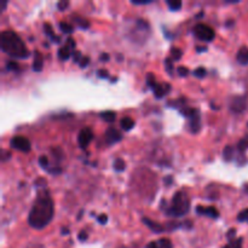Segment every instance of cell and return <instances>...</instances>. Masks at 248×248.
I'll list each match as a JSON object with an SVG mask.
<instances>
[{
    "label": "cell",
    "mask_w": 248,
    "mask_h": 248,
    "mask_svg": "<svg viewBox=\"0 0 248 248\" xmlns=\"http://www.w3.org/2000/svg\"><path fill=\"white\" fill-rule=\"evenodd\" d=\"M145 248H161V247H160L159 242L157 241H152L147 245V247Z\"/></svg>",
    "instance_id": "74e56055"
},
{
    "label": "cell",
    "mask_w": 248,
    "mask_h": 248,
    "mask_svg": "<svg viewBox=\"0 0 248 248\" xmlns=\"http://www.w3.org/2000/svg\"><path fill=\"white\" fill-rule=\"evenodd\" d=\"M62 234H63V235L69 234V230H68V229H62Z\"/></svg>",
    "instance_id": "7dc6e473"
},
{
    "label": "cell",
    "mask_w": 248,
    "mask_h": 248,
    "mask_svg": "<svg viewBox=\"0 0 248 248\" xmlns=\"http://www.w3.org/2000/svg\"><path fill=\"white\" fill-rule=\"evenodd\" d=\"M184 116L189 118V127L193 133H198L201 128V120H200V113L198 109H190L186 108L181 111Z\"/></svg>",
    "instance_id": "277c9868"
},
{
    "label": "cell",
    "mask_w": 248,
    "mask_h": 248,
    "mask_svg": "<svg viewBox=\"0 0 248 248\" xmlns=\"http://www.w3.org/2000/svg\"><path fill=\"white\" fill-rule=\"evenodd\" d=\"M223 157H224L225 161H232V157H234V149H232L230 145H227L223 150Z\"/></svg>",
    "instance_id": "e0dca14e"
},
{
    "label": "cell",
    "mask_w": 248,
    "mask_h": 248,
    "mask_svg": "<svg viewBox=\"0 0 248 248\" xmlns=\"http://www.w3.org/2000/svg\"><path fill=\"white\" fill-rule=\"evenodd\" d=\"M120 125H121V127H123V130L130 131L135 127V121H133V119L126 116V118H124L123 120L120 121Z\"/></svg>",
    "instance_id": "5bb4252c"
},
{
    "label": "cell",
    "mask_w": 248,
    "mask_h": 248,
    "mask_svg": "<svg viewBox=\"0 0 248 248\" xmlns=\"http://www.w3.org/2000/svg\"><path fill=\"white\" fill-rule=\"evenodd\" d=\"M74 21L77 22V23L79 24V26L81 27L82 29H86V28H89V27H90V22L87 21V19L80 18V17H75V19H74Z\"/></svg>",
    "instance_id": "cb8c5ba5"
},
{
    "label": "cell",
    "mask_w": 248,
    "mask_h": 248,
    "mask_svg": "<svg viewBox=\"0 0 248 248\" xmlns=\"http://www.w3.org/2000/svg\"><path fill=\"white\" fill-rule=\"evenodd\" d=\"M189 208H190V201H189L188 195L186 193L178 191L172 198L171 206L166 207V215L172 216V217H182L188 213Z\"/></svg>",
    "instance_id": "3957f363"
},
{
    "label": "cell",
    "mask_w": 248,
    "mask_h": 248,
    "mask_svg": "<svg viewBox=\"0 0 248 248\" xmlns=\"http://www.w3.org/2000/svg\"><path fill=\"white\" fill-rule=\"evenodd\" d=\"M237 149H239V152H246L248 149V136L240 140L239 144H237Z\"/></svg>",
    "instance_id": "7402d4cb"
},
{
    "label": "cell",
    "mask_w": 248,
    "mask_h": 248,
    "mask_svg": "<svg viewBox=\"0 0 248 248\" xmlns=\"http://www.w3.org/2000/svg\"><path fill=\"white\" fill-rule=\"evenodd\" d=\"M223 248H232V245H227V246H224Z\"/></svg>",
    "instance_id": "681fc988"
},
{
    "label": "cell",
    "mask_w": 248,
    "mask_h": 248,
    "mask_svg": "<svg viewBox=\"0 0 248 248\" xmlns=\"http://www.w3.org/2000/svg\"><path fill=\"white\" fill-rule=\"evenodd\" d=\"M171 55H172V58H173L174 61H179L182 57V51L177 47H172Z\"/></svg>",
    "instance_id": "484cf974"
},
{
    "label": "cell",
    "mask_w": 248,
    "mask_h": 248,
    "mask_svg": "<svg viewBox=\"0 0 248 248\" xmlns=\"http://www.w3.org/2000/svg\"><path fill=\"white\" fill-rule=\"evenodd\" d=\"M58 57H60L62 61L68 60V58L70 57V47H69V46H63L62 48H60V51H58Z\"/></svg>",
    "instance_id": "ac0fdd59"
},
{
    "label": "cell",
    "mask_w": 248,
    "mask_h": 248,
    "mask_svg": "<svg viewBox=\"0 0 248 248\" xmlns=\"http://www.w3.org/2000/svg\"><path fill=\"white\" fill-rule=\"evenodd\" d=\"M97 219H98V222L101 223V224H106L107 220H108V217H107L106 215H101L97 217Z\"/></svg>",
    "instance_id": "8d00e7d4"
},
{
    "label": "cell",
    "mask_w": 248,
    "mask_h": 248,
    "mask_svg": "<svg viewBox=\"0 0 248 248\" xmlns=\"http://www.w3.org/2000/svg\"><path fill=\"white\" fill-rule=\"evenodd\" d=\"M93 140V132H92L91 128L86 127V128H82L79 133V137H78V142H79V145L85 149L87 145L91 143V140Z\"/></svg>",
    "instance_id": "52a82bcc"
},
{
    "label": "cell",
    "mask_w": 248,
    "mask_h": 248,
    "mask_svg": "<svg viewBox=\"0 0 248 248\" xmlns=\"http://www.w3.org/2000/svg\"><path fill=\"white\" fill-rule=\"evenodd\" d=\"M87 239V232H81L79 234V240L80 241H85V240Z\"/></svg>",
    "instance_id": "b9f144b4"
},
{
    "label": "cell",
    "mask_w": 248,
    "mask_h": 248,
    "mask_svg": "<svg viewBox=\"0 0 248 248\" xmlns=\"http://www.w3.org/2000/svg\"><path fill=\"white\" fill-rule=\"evenodd\" d=\"M237 61L241 64H248V48L242 47L237 53Z\"/></svg>",
    "instance_id": "2e32d148"
},
{
    "label": "cell",
    "mask_w": 248,
    "mask_h": 248,
    "mask_svg": "<svg viewBox=\"0 0 248 248\" xmlns=\"http://www.w3.org/2000/svg\"><path fill=\"white\" fill-rule=\"evenodd\" d=\"M43 65H44V58L43 55L39 52L38 50L34 51V62H33V69L35 72H40L43 69Z\"/></svg>",
    "instance_id": "7c38bea8"
},
{
    "label": "cell",
    "mask_w": 248,
    "mask_h": 248,
    "mask_svg": "<svg viewBox=\"0 0 248 248\" xmlns=\"http://www.w3.org/2000/svg\"><path fill=\"white\" fill-rule=\"evenodd\" d=\"M147 84H148V86H150V87H152V89H154V87L156 86L157 82L155 81L154 75H153V74H148V78H147Z\"/></svg>",
    "instance_id": "f1b7e54d"
},
{
    "label": "cell",
    "mask_w": 248,
    "mask_h": 248,
    "mask_svg": "<svg viewBox=\"0 0 248 248\" xmlns=\"http://www.w3.org/2000/svg\"><path fill=\"white\" fill-rule=\"evenodd\" d=\"M68 6H69V2H68V1H60L57 4L58 10H61V11L65 10V7H68Z\"/></svg>",
    "instance_id": "e575fe53"
},
{
    "label": "cell",
    "mask_w": 248,
    "mask_h": 248,
    "mask_svg": "<svg viewBox=\"0 0 248 248\" xmlns=\"http://www.w3.org/2000/svg\"><path fill=\"white\" fill-rule=\"evenodd\" d=\"M60 28H61V31H62L63 33H65V34L73 33V27L70 26V24L65 23V22H61Z\"/></svg>",
    "instance_id": "603a6c76"
},
{
    "label": "cell",
    "mask_w": 248,
    "mask_h": 248,
    "mask_svg": "<svg viewBox=\"0 0 248 248\" xmlns=\"http://www.w3.org/2000/svg\"><path fill=\"white\" fill-rule=\"evenodd\" d=\"M123 140V135L119 132L116 128L109 127L106 132V140L108 144H114L116 142H120Z\"/></svg>",
    "instance_id": "ba28073f"
},
{
    "label": "cell",
    "mask_w": 248,
    "mask_h": 248,
    "mask_svg": "<svg viewBox=\"0 0 248 248\" xmlns=\"http://www.w3.org/2000/svg\"><path fill=\"white\" fill-rule=\"evenodd\" d=\"M74 62H80V61H81V53L79 52V51H75L74 52Z\"/></svg>",
    "instance_id": "ab89813d"
},
{
    "label": "cell",
    "mask_w": 248,
    "mask_h": 248,
    "mask_svg": "<svg viewBox=\"0 0 248 248\" xmlns=\"http://www.w3.org/2000/svg\"><path fill=\"white\" fill-rule=\"evenodd\" d=\"M194 34L196 38L203 41H212L216 36L215 31L210 26L203 23H199L194 27Z\"/></svg>",
    "instance_id": "5b68a950"
},
{
    "label": "cell",
    "mask_w": 248,
    "mask_h": 248,
    "mask_svg": "<svg viewBox=\"0 0 248 248\" xmlns=\"http://www.w3.org/2000/svg\"><path fill=\"white\" fill-rule=\"evenodd\" d=\"M1 50L14 58H28L29 52L22 39L11 31H4L0 34Z\"/></svg>",
    "instance_id": "7a4b0ae2"
},
{
    "label": "cell",
    "mask_w": 248,
    "mask_h": 248,
    "mask_svg": "<svg viewBox=\"0 0 248 248\" xmlns=\"http://www.w3.org/2000/svg\"><path fill=\"white\" fill-rule=\"evenodd\" d=\"M196 212L201 216H206V217H210V218H218L219 217V212L216 207L211 206V207H203V206H198L196 207Z\"/></svg>",
    "instance_id": "9c48e42d"
},
{
    "label": "cell",
    "mask_w": 248,
    "mask_h": 248,
    "mask_svg": "<svg viewBox=\"0 0 248 248\" xmlns=\"http://www.w3.org/2000/svg\"><path fill=\"white\" fill-rule=\"evenodd\" d=\"M126 169V164L123 159H116L114 161V170L116 172H123Z\"/></svg>",
    "instance_id": "ffe728a7"
},
{
    "label": "cell",
    "mask_w": 248,
    "mask_h": 248,
    "mask_svg": "<svg viewBox=\"0 0 248 248\" xmlns=\"http://www.w3.org/2000/svg\"><path fill=\"white\" fill-rule=\"evenodd\" d=\"M143 223H144L145 225H147L148 228H149L150 230H152L153 232H156V234H160V232H164L165 228L162 227V225H160L159 223L156 222H153V220H150L149 218H143Z\"/></svg>",
    "instance_id": "8fae6325"
},
{
    "label": "cell",
    "mask_w": 248,
    "mask_h": 248,
    "mask_svg": "<svg viewBox=\"0 0 248 248\" xmlns=\"http://www.w3.org/2000/svg\"><path fill=\"white\" fill-rule=\"evenodd\" d=\"M44 28H45V33H46V35H48V38L51 39V40L53 41V43H60V36H57L56 35L55 33H53V31H52V27L50 26V24L48 23H45L44 24Z\"/></svg>",
    "instance_id": "4fadbf2b"
},
{
    "label": "cell",
    "mask_w": 248,
    "mask_h": 248,
    "mask_svg": "<svg viewBox=\"0 0 248 248\" xmlns=\"http://www.w3.org/2000/svg\"><path fill=\"white\" fill-rule=\"evenodd\" d=\"M202 51H206L205 46H203V47H202V46H199V47H198V52H202Z\"/></svg>",
    "instance_id": "bcb514c9"
},
{
    "label": "cell",
    "mask_w": 248,
    "mask_h": 248,
    "mask_svg": "<svg viewBox=\"0 0 248 248\" xmlns=\"http://www.w3.org/2000/svg\"><path fill=\"white\" fill-rule=\"evenodd\" d=\"M157 242H159L161 248H173V245H172V242L169 239H160Z\"/></svg>",
    "instance_id": "d4e9b609"
},
{
    "label": "cell",
    "mask_w": 248,
    "mask_h": 248,
    "mask_svg": "<svg viewBox=\"0 0 248 248\" xmlns=\"http://www.w3.org/2000/svg\"><path fill=\"white\" fill-rule=\"evenodd\" d=\"M245 107H246V101H245L244 97H235L232 101V103H230V108L235 113H241V111H244Z\"/></svg>",
    "instance_id": "30bf717a"
},
{
    "label": "cell",
    "mask_w": 248,
    "mask_h": 248,
    "mask_svg": "<svg viewBox=\"0 0 248 248\" xmlns=\"http://www.w3.org/2000/svg\"><path fill=\"white\" fill-rule=\"evenodd\" d=\"M53 218V201L50 191H40L29 211L28 223L34 229H44Z\"/></svg>",
    "instance_id": "6da1fadb"
},
{
    "label": "cell",
    "mask_w": 248,
    "mask_h": 248,
    "mask_svg": "<svg viewBox=\"0 0 248 248\" xmlns=\"http://www.w3.org/2000/svg\"><path fill=\"white\" fill-rule=\"evenodd\" d=\"M101 118L103 119L104 121L107 123H114L116 119V113L113 110H107V111H102L101 113Z\"/></svg>",
    "instance_id": "9a60e30c"
},
{
    "label": "cell",
    "mask_w": 248,
    "mask_h": 248,
    "mask_svg": "<svg viewBox=\"0 0 248 248\" xmlns=\"http://www.w3.org/2000/svg\"><path fill=\"white\" fill-rule=\"evenodd\" d=\"M165 65H166V70L170 73V74H172V70H173V65H172V60L171 58H167L166 61H165Z\"/></svg>",
    "instance_id": "d6a6232c"
},
{
    "label": "cell",
    "mask_w": 248,
    "mask_h": 248,
    "mask_svg": "<svg viewBox=\"0 0 248 248\" xmlns=\"http://www.w3.org/2000/svg\"><path fill=\"white\" fill-rule=\"evenodd\" d=\"M153 91H154V94L156 98H161V97H164V94H166L167 92H169L167 90L164 89V85H160V84H157L156 86L153 89Z\"/></svg>",
    "instance_id": "d6986e66"
},
{
    "label": "cell",
    "mask_w": 248,
    "mask_h": 248,
    "mask_svg": "<svg viewBox=\"0 0 248 248\" xmlns=\"http://www.w3.org/2000/svg\"><path fill=\"white\" fill-rule=\"evenodd\" d=\"M97 75H98V78L106 79V78L109 77V73H108V70H106V69H99L98 72H97Z\"/></svg>",
    "instance_id": "836d02e7"
},
{
    "label": "cell",
    "mask_w": 248,
    "mask_h": 248,
    "mask_svg": "<svg viewBox=\"0 0 248 248\" xmlns=\"http://www.w3.org/2000/svg\"><path fill=\"white\" fill-rule=\"evenodd\" d=\"M177 73H178L179 77L182 78H186L189 75V69L186 67H183V65H181V67H178V69H177Z\"/></svg>",
    "instance_id": "83f0119b"
},
{
    "label": "cell",
    "mask_w": 248,
    "mask_h": 248,
    "mask_svg": "<svg viewBox=\"0 0 248 248\" xmlns=\"http://www.w3.org/2000/svg\"><path fill=\"white\" fill-rule=\"evenodd\" d=\"M206 69L203 67H199L198 69L195 70V72H194V75H195L196 78H203L206 75Z\"/></svg>",
    "instance_id": "f546056e"
},
{
    "label": "cell",
    "mask_w": 248,
    "mask_h": 248,
    "mask_svg": "<svg viewBox=\"0 0 248 248\" xmlns=\"http://www.w3.org/2000/svg\"><path fill=\"white\" fill-rule=\"evenodd\" d=\"M232 248H242V239H237L234 244L232 242Z\"/></svg>",
    "instance_id": "f35d334b"
},
{
    "label": "cell",
    "mask_w": 248,
    "mask_h": 248,
    "mask_svg": "<svg viewBox=\"0 0 248 248\" xmlns=\"http://www.w3.org/2000/svg\"><path fill=\"white\" fill-rule=\"evenodd\" d=\"M101 61H102V62H107V61H109V55H108V53H102V55H101Z\"/></svg>",
    "instance_id": "7bdbcfd3"
},
{
    "label": "cell",
    "mask_w": 248,
    "mask_h": 248,
    "mask_svg": "<svg viewBox=\"0 0 248 248\" xmlns=\"http://www.w3.org/2000/svg\"><path fill=\"white\" fill-rule=\"evenodd\" d=\"M246 191H247V194H248V186H246Z\"/></svg>",
    "instance_id": "f907efd6"
},
{
    "label": "cell",
    "mask_w": 248,
    "mask_h": 248,
    "mask_svg": "<svg viewBox=\"0 0 248 248\" xmlns=\"http://www.w3.org/2000/svg\"><path fill=\"white\" fill-rule=\"evenodd\" d=\"M39 165H40V166L43 167V169L48 170V167H47V165H48L47 157H46V156H40V157H39Z\"/></svg>",
    "instance_id": "4dcf8cb0"
},
{
    "label": "cell",
    "mask_w": 248,
    "mask_h": 248,
    "mask_svg": "<svg viewBox=\"0 0 248 248\" xmlns=\"http://www.w3.org/2000/svg\"><path fill=\"white\" fill-rule=\"evenodd\" d=\"M237 220H239V222H248V208L247 210L241 211V212L239 213V216H237Z\"/></svg>",
    "instance_id": "4316f807"
},
{
    "label": "cell",
    "mask_w": 248,
    "mask_h": 248,
    "mask_svg": "<svg viewBox=\"0 0 248 248\" xmlns=\"http://www.w3.org/2000/svg\"><path fill=\"white\" fill-rule=\"evenodd\" d=\"M150 0H145V1H138V0H132L133 5H145V4H150Z\"/></svg>",
    "instance_id": "60d3db41"
},
{
    "label": "cell",
    "mask_w": 248,
    "mask_h": 248,
    "mask_svg": "<svg viewBox=\"0 0 248 248\" xmlns=\"http://www.w3.org/2000/svg\"><path fill=\"white\" fill-rule=\"evenodd\" d=\"M2 154H4V157H2V161H5V160H6L7 157H9V155H11V154H9V153H7V152H5V150H4V152H2Z\"/></svg>",
    "instance_id": "ee69618b"
},
{
    "label": "cell",
    "mask_w": 248,
    "mask_h": 248,
    "mask_svg": "<svg viewBox=\"0 0 248 248\" xmlns=\"http://www.w3.org/2000/svg\"><path fill=\"white\" fill-rule=\"evenodd\" d=\"M89 63H90V58L89 57H82L81 61L79 62V65L81 68H85L87 64H89Z\"/></svg>",
    "instance_id": "d590c367"
},
{
    "label": "cell",
    "mask_w": 248,
    "mask_h": 248,
    "mask_svg": "<svg viewBox=\"0 0 248 248\" xmlns=\"http://www.w3.org/2000/svg\"><path fill=\"white\" fill-rule=\"evenodd\" d=\"M5 7H6V2H4V4H2V7H1V9H2V10H5Z\"/></svg>",
    "instance_id": "c3c4849f"
},
{
    "label": "cell",
    "mask_w": 248,
    "mask_h": 248,
    "mask_svg": "<svg viewBox=\"0 0 248 248\" xmlns=\"http://www.w3.org/2000/svg\"><path fill=\"white\" fill-rule=\"evenodd\" d=\"M167 5H169L172 11H177L182 7V1H179V0H167Z\"/></svg>",
    "instance_id": "44dd1931"
},
{
    "label": "cell",
    "mask_w": 248,
    "mask_h": 248,
    "mask_svg": "<svg viewBox=\"0 0 248 248\" xmlns=\"http://www.w3.org/2000/svg\"><path fill=\"white\" fill-rule=\"evenodd\" d=\"M165 182H166L167 186H170V184L172 183V178L171 177H167V178H165Z\"/></svg>",
    "instance_id": "f6af8a7d"
},
{
    "label": "cell",
    "mask_w": 248,
    "mask_h": 248,
    "mask_svg": "<svg viewBox=\"0 0 248 248\" xmlns=\"http://www.w3.org/2000/svg\"><path fill=\"white\" fill-rule=\"evenodd\" d=\"M6 68L9 70H18V64L14 61H10V62L6 63Z\"/></svg>",
    "instance_id": "1f68e13d"
},
{
    "label": "cell",
    "mask_w": 248,
    "mask_h": 248,
    "mask_svg": "<svg viewBox=\"0 0 248 248\" xmlns=\"http://www.w3.org/2000/svg\"><path fill=\"white\" fill-rule=\"evenodd\" d=\"M10 144H11L12 148L19 150V152H31V142L26 137H22V136H15L11 142H10Z\"/></svg>",
    "instance_id": "8992f818"
}]
</instances>
